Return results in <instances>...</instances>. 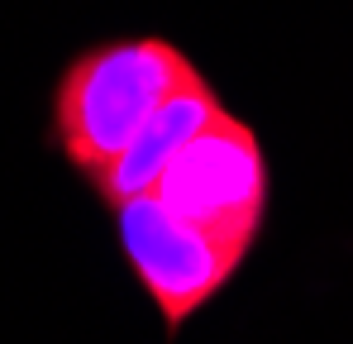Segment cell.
Returning a JSON list of instances; mask_svg holds the SVG:
<instances>
[{
  "mask_svg": "<svg viewBox=\"0 0 353 344\" xmlns=\"http://www.w3.org/2000/svg\"><path fill=\"white\" fill-rule=\"evenodd\" d=\"M201 77L205 72L196 67V57L163 34L101 39L72 53L58 72L48 106V144L86 187H96L134 149L148 120Z\"/></svg>",
  "mask_w": 353,
  "mask_h": 344,
  "instance_id": "6da1fadb",
  "label": "cell"
},
{
  "mask_svg": "<svg viewBox=\"0 0 353 344\" xmlns=\"http://www.w3.org/2000/svg\"><path fill=\"white\" fill-rule=\"evenodd\" d=\"M119 234V254L143 287V296L163 316V335L176 340L191 316H201L248 263V249L210 234L205 225L176 216L153 191L110 206Z\"/></svg>",
  "mask_w": 353,
  "mask_h": 344,
  "instance_id": "7a4b0ae2",
  "label": "cell"
},
{
  "mask_svg": "<svg viewBox=\"0 0 353 344\" xmlns=\"http://www.w3.org/2000/svg\"><path fill=\"white\" fill-rule=\"evenodd\" d=\"M153 196L176 216L253 254L272 211V168L258 129L225 106L168 163Z\"/></svg>",
  "mask_w": 353,
  "mask_h": 344,
  "instance_id": "3957f363",
  "label": "cell"
},
{
  "mask_svg": "<svg viewBox=\"0 0 353 344\" xmlns=\"http://www.w3.org/2000/svg\"><path fill=\"white\" fill-rule=\"evenodd\" d=\"M220 111H225V101H220V91L210 86V77H201V82H191L186 91H176L172 101L148 120V129L134 139V149L91 187V191L101 196V206L110 211V206L129 201V196L153 191L158 177L168 172V163H172L176 153H181Z\"/></svg>",
  "mask_w": 353,
  "mask_h": 344,
  "instance_id": "277c9868",
  "label": "cell"
}]
</instances>
